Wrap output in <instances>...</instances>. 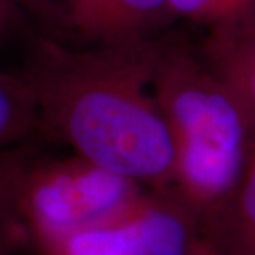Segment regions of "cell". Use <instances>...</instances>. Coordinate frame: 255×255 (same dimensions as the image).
<instances>
[{
    "label": "cell",
    "instance_id": "obj_8",
    "mask_svg": "<svg viewBox=\"0 0 255 255\" xmlns=\"http://www.w3.org/2000/svg\"><path fill=\"white\" fill-rule=\"evenodd\" d=\"M38 134L33 96L20 75L0 73V151Z\"/></svg>",
    "mask_w": 255,
    "mask_h": 255
},
{
    "label": "cell",
    "instance_id": "obj_10",
    "mask_svg": "<svg viewBox=\"0 0 255 255\" xmlns=\"http://www.w3.org/2000/svg\"><path fill=\"white\" fill-rule=\"evenodd\" d=\"M252 12H255V0H222L221 22H227V20L242 17V15H247Z\"/></svg>",
    "mask_w": 255,
    "mask_h": 255
},
{
    "label": "cell",
    "instance_id": "obj_5",
    "mask_svg": "<svg viewBox=\"0 0 255 255\" xmlns=\"http://www.w3.org/2000/svg\"><path fill=\"white\" fill-rule=\"evenodd\" d=\"M40 35L76 50H125L151 43L172 13L167 0H15Z\"/></svg>",
    "mask_w": 255,
    "mask_h": 255
},
{
    "label": "cell",
    "instance_id": "obj_1",
    "mask_svg": "<svg viewBox=\"0 0 255 255\" xmlns=\"http://www.w3.org/2000/svg\"><path fill=\"white\" fill-rule=\"evenodd\" d=\"M154 43L76 50L38 35L22 73L38 134L149 189H174L176 147L152 91Z\"/></svg>",
    "mask_w": 255,
    "mask_h": 255
},
{
    "label": "cell",
    "instance_id": "obj_9",
    "mask_svg": "<svg viewBox=\"0 0 255 255\" xmlns=\"http://www.w3.org/2000/svg\"><path fill=\"white\" fill-rule=\"evenodd\" d=\"M23 224L20 219L12 176L2 149L0 151V255L13 254Z\"/></svg>",
    "mask_w": 255,
    "mask_h": 255
},
{
    "label": "cell",
    "instance_id": "obj_7",
    "mask_svg": "<svg viewBox=\"0 0 255 255\" xmlns=\"http://www.w3.org/2000/svg\"><path fill=\"white\" fill-rule=\"evenodd\" d=\"M201 242L216 255H255V144L236 191L202 219Z\"/></svg>",
    "mask_w": 255,
    "mask_h": 255
},
{
    "label": "cell",
    "instance_id": "obj_6",
    "mask_svg": "<svg viewBox=\"0 0 255 255\" xmlns=\"http://www.w3.org/2000/svg\"><path fill=\"white\" fill-rule=\"evenodd\" d=\"M204 60L241 101L255 136V12L214 25Z\"/></svg>",
    "mask_w": 255,
    "mask_h": 255
},
{
    "label": "cell",
    "instance_id": "obj_11",
    "mask_svg": "<svg viewBox=\"0 0 255 255\" xmlns=\"http://www.w3.org/2000/svg\"><path fill=\"white\" fill-rule=\"evenodd\" d=\"M191 255H216V254H212L211 251H207V249L204 247V246H202V242H201V244H199V247H197L196 251H194Z\"/></svg>",
    "mask_w": 255,
    "mask_h": 255
},
{
    "label": "cell",
    "instance_id": "obj_2",
    "mask_svg": "<svg viewBox=\"0 0 255 255\" xmlns=\"http://www.w3.org/2000/svg\"><path fill=\"white\" fill-rule=\"evenodd\" d=\"M152 91L176 147L174 189L204 219L241 182L255 144L252 125L206 60L156 43Z\"/></svg>",
    "mask_w": 255,
    "mask_h": 255
},
{
    "label": "cell",
    "instance_id": "obj_3",
    "mask_svg": "<svg viewBox=\"0 0 255 255\" xmlns=\"http://www.w3.org/2000/svg\"><path fill=\"white\" fill-rule=\"evenodd\" d=\"M23 229L43 251L75 232L108 221L149 187L83 159L32 157L5 151Z\"/></svg>",
    "mask_w": 255,
    "mask_h": 255
},
{
    "label": "cell",
    "instance_id": "obj_4",
    "mask_svg": "<svg viewBox=\"0 0 255 255\" xmlns=\"http://www.w3.org/2000/svg\"><path fill=\"white\" fill-rule=\"evenodd\" d=\"M202 217L176 189H147L108 221L62 239L48 255H191Z\"/></svg>",
    "mask_w": 255,
    "mask_h": 255
}]
</instances>
